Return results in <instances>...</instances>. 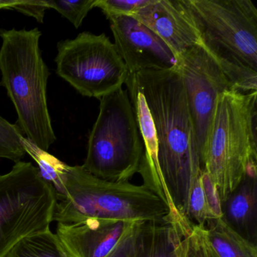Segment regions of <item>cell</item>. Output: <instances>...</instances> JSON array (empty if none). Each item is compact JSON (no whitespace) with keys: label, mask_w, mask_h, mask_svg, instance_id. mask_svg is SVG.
I'll return each mask as SVG.
<instances>
[{"label":"cell","mask_w":257,"mask_h":257,"mask_svg":"<svg viewBox=\"0 0 257 257\" xmlns=\"http://www.w3.org/2000/svg\"><path fill=\"white\" fill-rule=\"evenodd\" d=\"M125 85L144 145V184L168 204L173 222L189 220V195L203 167L178 68L143 70Z\"/></svg>","instance_id":"1"},{"label":"cell","mask_w":257,"mask_h":257,"mask_svg":"<svg viewBox=\"0 0 257 257\" xmlns=\"http://www.w3.org/2000/svg\"><path fill=\"white\" fill-rule=\"evenodd\" d=\"M36 162L42 177L55 191L53 221L58 223L88 219L172 223L168 204L145 184L103 180L48 153L39 155Z\"/></svg>","instance_id":"2"},{"label":"cell","mask_w":257,"mask_h":257,"mask_svg":"<svg viewBox=\"0 0 257 257\" xmlns=\"http://www.w3.org/2000/svg\"><path fill=\"white\" fill-rule=\"evenodd\" d=\"M42 33L0 29V85L6 88L18 114L25 139L44 152L56 141L47 100L50 72L40 51Z\"/></svg>","instance_id":"3"},{"label":"cell","mask_w":257,"mask_h":257,"mask_svg":"<svg viewBox=\"0 0 257 257\" xmlns=\"http://www.w3.org/2000/svg\"><path fill=\"white\" fill-rule=\"evenodd\" d=\"M201 46L234 89L257 91V10L250 0H187Z\"/></svg>","instance_id":"4"},{"label":"cell","mask_w":257,"mask_h":257,"mask_svg":"<svg viewBox=\"0 0 257 257\" xmlns=\"http://www.w3.org/2000/svg\"><path fill=\"white\" fill-rule=\"evenodd\" d=\"M256 98L257 91L235 89L218 96L202 165L221 204L248 174H256Z\"/></svg>","instance_id":"5"},{"label":"cell","mask_w":257,"mask_h":257,"mask_svg":"<svg viewBox=\"0 0 257 257\" xmlns=\"http://www.w3.org/2000/svg\"><path fill=\"white\" fill-rule=\"evenodd\" d=\"M82 165L90 174L109 181H130L140 172L144 145L127 91L122 88L100 99Z\"/></svg>","instance_id":"6"},{"label":"cell","mask_w":257,"mask_h":257,"mask_svg":"<svg viewBox=\"0 0 257 257\" xmlns=\"http://www.w3.org/2000/svg\"><path fill=\"white\" fill-rule=\"evenodd\" d=\"M55 191L31 162H16L0 175V257L24 237L50 230Z\"/></svg>","instance_id":"7"},{"label":"cell","mask_w":257,"mask_h":257,"mask_svg":"<svg viewBox=\"0 0 257 257\" xmlns=\"http://www.w3.org/2000/svg\"><path fill=\"white\" fill-rule=\"evenodd\" d=\"M57 74L82 96L100 100L122 88L128 72L115 45L104 34L82 32L60 41Z\"/></svg>","instance_id":"8"},{"label":"cell","mask_w":257,"mask_h":257,"mask_svg":"<svg viewBox=\"0 0 257 257\" xmlns=\"http://www.w3.org/2000/svg\"><path fill=\"white\" fill-rule=\"evenodd\" d=\"M178 70L202 162L218 96L234 89L217 63L201 46H195L178 57ZM203 167V165H202Z\"/></svg>","instance_id":"9"},{"label":"cell","mask_w":257,"mask_h":257,"mask_svg":"<svg viewBox=\"0 0 257 257\" xmlns=\"http://www.w3.org/2000/svg\"><path fill=\"white\" fill-rule=\"evenodd\" d=\"M146 223L88 219L58 223L56 234L76 257H133Z\"/></svg>","instance_id":"10"},{"label":"cell","mask_w":257,"mask_h":257,"mask_svg":"<svg viewBox=\"0 0 257 257\" xmlns=\"http://www.w3.org/2000/svg\"><path fill=\"white\" fill-rule=\"evenodd\" d=\"M107 19L115 49L128 75L143 70L178 68V59L173 51L144 24L132 16H110Z\"/></svg>","instance_id":"11"},{"label":"cell","mask_w":257,"mask_h":257,"mask_svg":"<svg viewBox=\"0 0 257 257\" xmlns=\"http://www.w3.org/2000/svg\"><path fill=\"white\" fill-rule=\"evenodd\" d=\"M132 17L159 36L177 58L188 49L201 46L187 0H151Z\"/></svg>","instance_id":"12"},{"label":"cell","mask_w":257,"mask_h":257,"mask_svg":"<svg viewBox=\"0 0 257 257\" xmlns=\"http://www.w3.org/2000/svg\"><path fill=\"white\" fill-rule=\"evenodd\" d=\"M257 174H248L221 204L222 219L237 234L256 243Z\"/></svg>","instance_id":"13"},{"label":"cell","mask_w":257,"mask_h":257,"mask_svg":"<svg viewBox=\"0 0 257 257\" xmlns=\"http://www.w3.org/2000/svg\"><path fill=\"white\" fill-rule=\"evenodd\" d=\"M192 228L147 222L133 257H173L177 240Z\"/></svg>","instance_id":"14"},{"label":"cell","mask_w":257,"mask_h":257,"mask_svg":"<svg viewBox=\"0 0 257 257\" xmlns=\"http://www.w3.org/2000/svg\"><path fill=\"white\" fill-rule=\"evenodd\" d=\"M204 234L219 257H257L256 243L237 234L222 217L207 222Z\"/></svg>","instance_id":"15"},{"label":"cell","mask_w":257,"mask_h":257,"mask_svg":"<svg viewBox=\"0 0 257 257\" xmlns=\"http://www.w3.org/2000/svg\"><path fill=\"white\" fill-rule=\"evenodd\" d=\"M5 257H76L50 230L24 237Z\"/></svg>","instance_id":"16"},{"label":"cell","mask_w":257,"mask_h":257,"mask_svg":"<svg viewBox=\"0 0 257 257\" xmlns=\"http://www.w3.org/2000/svg\"><path fill=\"white\" fill-rule=\"evenodd\" d=\"M25 139L17 124L0 115V159L19 162L27 154Z\"/></svg>","instance_id":"17"},{"label":"cell","mask_w":257,"mask_h":257,"mask_svg":"<svg viewBox=\"0 0 257 257\" xmlns=\"http://www.w3.org/2000/svg\"><path fill=\"white\" fill-rule=\"evenodd\" d=\"M187 218L194 225L200 228H205L207 222L217 219L207 204L200 178L195 182L189 195Z\"/></svg>","instance_id":"18"},{"label":"cell","mask_w":257,"mask_h":257,"mask_svg":"<svg viewBox=\"0 0 257 257\" xmlns=\"http://www.w3.org/2000/svg\"><path fill=\"white\" fill-rule=\"evenodd\" d=\"M48 9L56 10L63 17L73 24L76 28L82 25L84 19L92 9L95 8L97 0H79V1H52L45 0Z\"/></svg>","instance_id":"19"},{"label":"cell","mask_w":257,"mask_h":257,"mask_svg":"<svg viewBox=\"0 0 257 257\" xmlns=\"http://www.w3.org/2000/svg\"><path fill=\"white\" fill-rule=\"evenodd\" d=\"M203 228L194 225L175 245L173 257H205L203 246Z\"/></svg>","instance_id":"20"},{"label":"cell","mask_w":257,"mask_h":257,"mask_svg":"<svg viewBox=\"0 0 257 257\" xmlns=\"http://www.w3.org/2000/svg\"><path fill=\"white\" fill-rule=\"evenodd\" d=\"M151 0H97L96 7L103 11L106 19L110 16H133Z\"/></svg>","instance_id":"21"},{"label":"cell","mask_w":257,"mask_h":257,"mask_svg":"<svg viewBox=\"0 0 257 257\" xmlns=\"http://www.w3.org/2000/svg\"><path fill=\"white\" fill-rule=\"evenodd\" d=\"M201 183L204 189V195L207 199V204L213 214L217 218L222 216V207L219 199V193L216 185L212 181L208 174L203 171L201 174Z\"/></svg>","instance_id":"22"},{"label":"cell","mask_w":257,"mask_h":257,"mask_svg":"<svg viewBox=\"0 0 257 257\" xmlns=\"http://www.w3.org/2000/svg\"><path fill=\"white\" fill-rule=\"evenodd\" d=\"M12 10L31 16L40 23H43L46 11L49 9L45 0H17V3Z\"/></svg>","instance_id":"23"},{"label":"cell","mask_w":257,"mask_h":257,"mask_svg":"<svg viewBox=\"0 0 257 257\" xmlns=\"http://www.w3.org/2000/svg\"><path fill=\"white\" fill-rule=\"evenodd\" d=\"M203 246H204V255L205 257H219L215 252L214 249L210 246L204 237V230H203Z\"/></svg>","instance_id":"24"},{"label":"cell","mask_w":257,"mask_h":257,"mask_svg":"<svg viewBox=\"0 0 257 257\" xmlns=\"http://www.w3.org/2000/svg\"><path fill=\"white\" fill-rule=\"evenodd\" d=\"M17 0H0V10H12Z\"/></svg>","instance_id":"25"}]
</instances>
